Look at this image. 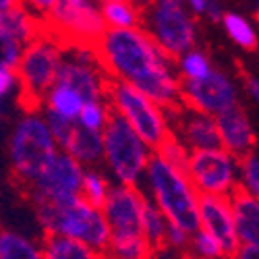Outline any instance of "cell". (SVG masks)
I'll list each match as a JSON object with an SVG mask.
<instances>
[{
  "instance_id": "cell-1",
  "label": "cell",
  "mask_w": 259,
  "mask_h": 259,
  "mask_svg": "<svg viewBox=\"0 0 259 259\" xmlns=\"http://www.w3.org/2000/svg\"><path fill=\"white\" fill-rule=\"evenodd\" d=\"M92 52L108 79L128 85L160 64L172 62L141 27L108 29Z\"/></svg>"
},
{
  "instance_id": "cell-2",
  "label": "cell",
  "mask_w": 259,
  "mask_h": 259,
  "mask_svg": "<svg viewBox=\"0 0 259 259\" xmlns=\"http://www.w3.org/2000/svg\"><path fill=\"white\" fill-rule=\"evenodd\" d=\"M143 181L149 193L145 197L162 211L168 224L179 226L189 234H195L199 230V193L191 185L185 172L177 170L154 154L147 164Z\"/></svg>"
},
{
  "instance_id": "cell-3",
  "label": "cell",
  "mask_w": 259,
  "mask_h": 259,
  "mask_svg": "<svg viewBox=\"0 0 259 259\" xmlns=\"http://www.w3.org/2000/svg\"><path fill=\"white\" fill-rule=\"evenodd\" d=\"M39 21L41 31L56 39L62 50H94L108 31L100 5L90 0H52Z\"/></svg>"
},
{
  "instance_id": "cell-4",
  "label": "cell",
  "mask_w": 259,
  "mask_h": 259,
  "mask_svg": "<svg viewBox=\"0 0 259 259\" xmlns=\"http://www.w3.org/2000/svg\"><path fill=\"white\" fill-rule=\"evenodd\" d=\"M35 213L46 234L67 236L102 255L110 245V226L102 209L85 203L81 197L62 205H37Z\"/></svg>"
},
{
  "instance_id": "cell-5",
  "label": "cell",
  "mask_w": 259,
  "mask_h": 259,
  "mask_svg": "<svg viewBox=\"0 0 259 259\" xmlns=\"http://www.w3.org/2000/svg\"><path fill=\"white\" fill-rule=\"evenodd\" d=\"M141 29L170 60L193 50L197 41V21L181 0H156L141 5Z\"/></svg>"
},
{
  "instance_id": "cell-6",
  "label": "cell",
  "mask_w": 259,
  "mask_h": 259,
  "mask_svg": "<svg viewBox=\"0 0 259 259\" xmlns=\"http://www.w3.org/2000/svg\"><path fill=\"white\" fill-rule=\"evenodd\" d=\"M56 154L58 147L44 114H23V118L15 124L9 139V160L15 179L27 187L56 158Z\"/></svg>"
},
{
  "instance_id": "cell-7",
  "label": "cell",
  "mask_w": 259,
  "mask_h": 259,
  "mask_svg": "<svg viewBox=\"0 0 259 259\" xmlns=\"http://www.w3.org/2000/svg\"><path fill=\"white\" fill-rule=\"evenodd\" d=\"M106 102L110 110L131 126L154 154L172 135L168 114L141 92H137L133 85L110 79L106 88Z\"/></svg>"
},
{
  "instance_id": "cell-8",
  "label": "cell",
  "mask_w": 259,
  "mask_h": 259,
  "mask_svg": "<svg viewBox=\"0 0 259 259\" xmlns=\"http://www.w3.org/2000/svg\"><path fill=\"white\" fill-rule=\"evenodd\" d=\"M62 56V46L44 31L23 48L15 73L21 85V104L27 108V112H39L44 96L56 83Z\"/></svg>"
},
{
  "instance_id": "cell-9",
  "label": "cell",
  "mask_w": 259,
  "mask_h": 259,
  "mask_svg": "<svg viewBox=\"0 0 259 259\" xmlns=\"http://www.w3.org/2000/svg\"><path fill=\"white\" fill-rule=\"evenodd\" d=\"M102 160L116 179V185L137 187L139 181H143L154 152L114 112L102 131Z\"/></svg>"
},
{
  "instance_id": "cell-10",
  "label": "cell",
  "mask_w": 259,
  "mask_h": 259,
  "mask_svg": "<svg viewBox=\"0 0 259 259\" xmlns=\"http://www.w3.org/2000/svg\"><path fill=\"white\" fill-rule=\"evenodd\" d=\"M83 172L85 168L77 160L58 152L56 158L25 187L33 207L62 205L77 199L81 193Z\"/></svg>"
},
{
  "instance_id": "cell-11",
  "label": "cell",
  "mask_w": 259,
  "mask_h": 259,
  "mask_svg": "<svg viewBox=\"0 0 259 259\" xmlns=\"http://www.w3.org/2000/svg\"><path fill=\"white\" fill-rule=\"evenodd\" d=\"M187 177L199 195L228 197L239 187V160L222 147L189 152Z\"/></svg>"
},
{
  "instance_id": "cell-12",
  "label": "cell",
  "mask_w": 259,
  "mask_h": 259,
  "mask_svg": "<svg viewBox=\"0 0 259 259\" xmlns=\"http://www.w3.org/2000/svg\"><path fill=\"white\" fill-rule=\"evenodd\" d=\"M181 102L185 108H189L193 112L215 118L218 114L226 112L228 108L239 104V92H236L234 81L226 73L213 69L201 81L183 83Z\"/></svg>"
},
{
  "instance_id": "cell-13",
  "label": "cell",
  "mask_w": 259,
  "mask_h": 259,
  "mask_svg": "<svg viewBox=\"0 0 259 259\" xmlns=\"http://www.w3.org/2000/svg\"><path fill=\"white\" fill-rule=\"evenodd\" d=\"M56 81L79 94L83 102H100L106 100L110 79L100 69L92 50H64Z\"/></svg>"
},
{
  "instance_id": "cell-14",
  "label": "cell",
  "mask_w": 259,
  "mask_h": 259,
  "mask_svg": "<svg viewBox=\"0 0 259 259\" xmlns=\"http://www.w3.org/2000/svg\"><path fill=\"white\" fill-rule=\"evenodd\" d=\"M143 205L145 195L137 187L112 185L108 199L102 207V213L110 226V236H133L143 234Z\"/></svg>"
},
{
  "instance_id": "cell-15",
  "label": "cell",
  "mask_w": 259,
  "mask_h": 259,
  "mask_svg": "<svg viewBox=\"0 0 259 259\" xmlns=\"http://www.w3.org/2000/svg\"><path fill=\"white\" fill-rule=\"evenodd\" d=\"M215 126L220 135V147L228 152L234 160H241L255 152L257 135L251 124L249 114L241 104L228 108L226 112L215 116Z\"/></svg>"
},
{
  "instance_id": "cell-16",
  "label": "cell",
  "mask_w": 259,
  "mask_h": 259,
  "mask_svg": "<svg viewBox=\"0 0 259 259\" xmlns=\"http://www.w3.org/2000/svg\"><path fill=\"white\" fill-rule=\"evenodd\" d=\"M199 230L211 234L218 241L230 257L236 249H239V241H236L234 232V220H232V207L228 197H213V195H199Z\"/></svg>"
},
{
  "instance_id": "cell-17",
  "label": "cell",
  "mask_w": 259,
  "mask_h": 259,
  "mask_svg": "<svg viewBox=\"0 0 259 259\" xmlns=\"http://www.w3.org/2000/svg\"><path fill=\"white\" fill-rule=\"evenodd\" d=\"M175 116V135L189 152H205V149H218L220 147V135L218 126H215V118L207 114L193 112L189 108H179Z\"/></svg>"
},
{
  "instance_id": "cell-18",
  "label": "cell",
  "mask_w": 259,
  "mask_h": 259,
  "mask_svg": "<svg viewBox=\"0 0 259 259\" xmlns=\"http://www.w3.org/2000/svg\"><path fill=\"white\" fill-rule=\"evenodd\" d=\"M239 247H259V201L236 187L228 195Z\"/></svg>"
},
{
  "instance_id": "cell-19",
  "label": "cell",
  "mask_w": 259,
  "mask_h": 259,
  "mask_svg": "<svg viewBox=\"0 0 259 259\" xmlns=\"http://www.w3.org/2000/svg\"><path fill=\"white\" fill-rule=\"evenodd\" d=\"M0 29L7 31L13 39H17L21 46H27L29 41H33L37 35H41V21L37 15H33L27 5L15 3L9 15L5 17Z\"/></svg>"
},
{
  "instance_id": "cell-20",
  "label": "cell",
  "mask_w": 259,
  "mask_h": 259,
  "mask_svg": "<svg viewBox=\"0 0 259 259\" xmlns=\"http://www.w3.org/2000/svg\"><path fill=\"white\" fill-rule=\"evenodd\" d=\"M83 104L85 102L79 98V94H75L71 88H67V85H62L58 81L48 90V94L44 96V102H41L44 112L58 116L62 120H71V122H77Z\"/></svg>"
},
{
  "instance_id": "cell-21",
  "label": "cell",
  "mask_w": 259,
  "mask_h": 259,
  "mask_svg": "<svg viewBox=\"0 0 259 259\" xmlns=\"http://www.w3.org/2000/svg\"><path fill=\"white\" fill-rule=\"evenodd\" d=\"M102 133H94V131H88L79 124H75V133L69 141V145L64 147L62 154L71 156L73 160H77L83 168L85 166H94L96 162L102 160Z\"/></svg>"
},
{
  "instance_id": "cell-22",
  "label": "cell",
  "mask_w": 259,
  "mask_h": 259,
  "mask_svg": "<svg viewBox=\"0 0 259 259\" xmlns=\"http://www.w3.org/2000/svg\"><path fill=\"white\" fill-rule=\"evenodd\" d=\"M100 13L106 23V29H135L141 27V5L128 0H104Z\"/></svg>"
},
{
  "instance_id": "cell-23",
  "label": "cell",
  "mask_w": 259,
  "mask_h": 259,
  "mask_svg": "<svg viewBox=\"0 0 259 259\" xmlns=\"http://www.w3.org/2000/svg\"><path fill=\"white\" fill-rule=\"evenodd\" d=\"M44 259H106L102 253L90 249L79 241L67 239V236H54L46 234L44 243L39 245Z\"/></svg>"
},
{
  "instance_id": "cell-24",
  "label": "cell",
  "mask_w": 259,
  "mask_h": 259,
  "mask_svg": "<svg viewBox=\"0 0 259 259\" xmlns=\"http://www.w3.org/2000/svg\"><path fill=\"white\" fill-rule=\"evenodd\" d=\"M220 23H222L226 35L239 48H243V50H257V46H259V33L255 29V25L251 23L245 15L226 11Z\"/></svg>"
},
{
  "instance_id": "cell-25",
  "label": "cell",
  "mask_w": 259,
  "mask_h": 259,
  "mask_svg": "<svg viewBox=\"0 0 259 259\" xmlns=\"http://www.w3.org/2000/svg\"><path fill=\"white\" fill-rule=\"evenodd\" d=\"M154 255V249L143 234L110 236V245L104 253L106 259H152Z\"/></svg>"
},
{
  "instance_id": "cell-26",
  "label": "cell",
  "mask_w": 259,
  "mask_h": 259,
  "mask_svg": "<svg viewBox=\"0 0 259 259\" xmlns=\"http://www.w3.org/2000/svg\"><path fill=\"white\" fill-rule=\"evenodd\" d=\"M0 259H44V253L27 236L13 230H0Z\"/></svg>"
},
{
  "instance_id": "cell-27",
  "label": "cell",
  "mask_w": 259,
  "mask_h": 259,
  "mask_svg": "<svg viewBox=\"0 0 259 259\" xmlns=\"http://www.w3.org/2000/svg\"><path fill=\"white\" fill-rule=\"evenodd\" d=\"M141 230L143 236L147 239L149 247L154 249V253L166 249V232H168V220L162 215V211L145 197L143 205V220H141Z\"/></svg>"
},
{
  "instance_id": "cell-28",
  "label": "cell",
  "mask_w": 259,
  "mask_h": 259,
  "mask_svg": "<svg viewBox=\"0 0 259 259\" xmlns=\"http://www.w3.org/2000/svg\"><path fill=\"white\" fill-rule=\"evenodd\" d=\"M110 189H112V183H110V179L104 175V172H100L96 168H85L83 181H81V193H79V197L85 203H90V205L102 209L106 199H108V193H110Z\"/></svg>"
},
{
  "instance_id": "cell-29",
  "label": "cell",
  "mask_w": 259,
  "mask_h": 259,
  "mask_svg": "<svg viewBox=\"0 0 259 259\" xmlns=\"http://www.w3.org/2000/svg\"><path fill=\"white\" fill-rule=\"evenodd\" d=\"M177 69H179L181 83L201 81V79H205L213 71L209 56L205 52L197 50V48H193V50L185 52L181 58H177Z\"/></svg>"
},
{
  "instance_id": "cell-30",
  "label": "cell",
  "mask_w": 259,
  "mask_h": 259,
  "mask_svg": "<svg viewBox=\"0 0 259 259\" xmlns=\"http://www.w3.org/2000/svg\"><path fill=\"white\" fill-rule=\"evenodd\" d=\"M112 116V110L108 106L106 100H100V102H85L81 112H79V118H77V124L88 128V131H94V133H102L108 120Z\"/></svg>"
},
{
  "instance_id": "cell-31",
  "label": "cell",
  "mask_w": 259,
  "mask_h": 259,
  "mask_svg": "<svg viewBox=\"0 0 259 259\" xmlns=\"http://www.w3.org/2000/svg\"><path fill=\"white\" fill-rule=\"evenodd\" d=\"M239 187L259 201V154H249L239 160Z\"/></svg>"
},
{
  "instance_id": "cell-32",
  "label": "cell",
  "mask_w": 259,
  "mask_h": 259,
  "mask_svg": "<svg viewBox=\"0 0 259 259\" xmlns=\"http://www.w3.org/2000/svg\"><path fill=\"white\" fill-rule=\"evenodd\" d=\"M156 156H160L164 162H168L170 166H175L177 170L185 172L187 175V162H189V149L175 137V135H170L160 147H158V152Z\"/></svg>"
},
{
  "instance_id": "cell-33",
  "label": "cell",
  "mask_w": 259,
  "mask_h": 259,
  "mask_svg": "<svg viewBox=\"0 0 259 259\" xmlns=\"http://www.w3.org/2000/svg\"><path fill=\"white\" fill-rule=\"evenodd\" d=\"M191 251L195 253L199 259H224L226 253L222 249V245L213 239L211 234L197 230L195 234H191V243H189Z\"/></svg>"
},
{
  "instance_id": "cell-34",
  "label": "cell",
  "mask_w": 259,
  "mask_h": 259,
  "mask_svg": "<svg viewBox=\"0 0 259 259\" xmlns=\"http://www.w3.org/2000/svg\"><path fill=\"white\" fill-rule=\"evenodd\" d=\"M23 48L25 46H21L17 39H13L7 31L0 29V69L15 71L21 60V54H23Z\"/></svg>"
},
{
  "instance_id": "cell-35",
  "label": "cell",
  "mask_w": 259,
  "mask_h": 259,
  "mask_svg": "<svg viewBox=\"0 0 259 259\" xmlns=\"http://www.w3.org/2000/svg\"><path fill=\"white\" fill-rule=\"evenodd\" d=\"M191 243V234L181 230L179 226L168 224V232H166V249H185Z\"/></svg>"
},
{
  "instance_id": "cell-36",
  "label": "cell",
  "mask_w": 259,
  "mask_h": 259,
  "mask_svg": "<svg viewBox=\"0 0 259 259\" xmlns=\"http://www.w3.org/2000/svg\"><path fill=\"white\" fill-rule=\"evenodd\" d=\"M17 85V73L9 69H0V98L9 96Z\"/></svg>"
},
{
  "instance_id": "cell-37",
  "label": "cell",
  "mask_w": 259,
  "mask_h": 259,
  "mask_svg": "<svg viewBox=\"0 0 259 259\" xmlns=\"http://www.w3.org/2000/svg\"><path fill=\"white\" fill-rule=\"evenodd\" d=\"M224 7L220 3H215V0H207V7H205V17L211 19L213 23H220L222 17H224Z\"/></svg>"
},
{
  "instance_id": "cell-38",
  "label": "cell",
  "mask_w": 259,
  "mask_h": 259,
  "mask_svg": "<svg viewBox=\"0 0 259 259\" xmlns=\"http://www.w3.org/2000/svg\"><path fill=\"white\" fill-rule=\"evenodd\" d=\"M245 90H247V94L255 100V104L259 106V79L245 73Z\"/></svg>"
},
{
  "instance_id": "cell-39",
  "label": "cell",
  "mask_w": 259,
  "mask_h": 259,
  "mask_svg": "<svg viewBox=\"0 0 259 259\" xmlns=\"http://www.w3.org/2000/svg\"><path fill=\"white\" fill-rule=\"evenodd\" d=\"M228 259H259V247H239Z\"/></svg>"
},
{
  "instance_id": "cell-40",
  "label": "cell",
  "mask_w": 259,
  "mask_h": 259,
  "mask_svg": "<svg viewBox=\"0 0 259 259\" xmlns=\"http://www.w3.org/2000/svg\"><path fill=\"white\" fill-rule=\"evenodd\" d=\"M205 7H207V0H189L187 3V9L193 17H199V15H205Z\"/></svg>"
},
{
  "instance_id": "cell-41",
  "label": "cell",
  "mask_w": 259,
  "mask_h": 259,
  "mask_svg": "<svg viewBox=\"0 0 259 259\" xmlns=\"http://www.w3.org/2000/svg\"><path fill=\"white\" fill-rule=\"evenodd\" d=\"M13 5H15V0H0V25H3V21L13 9Z\"/></svg>"
},
{
  "instance_id": "cell-42",
  "label": "cell",
  "mask_w": 259,
  "mask_h": 259,
  "mask_svg": "<svg viewBox=\"0 0 259 259\" xmlns=\"http://www.w3.org/2000/svg\"><path fill=\"white\" fill-rule=\"evenodd\" d=\"M255 19H257V25H259V5H257V9H255Z\"/></svg>"
},
{
  "instance_id": "cell-43",
  "label": "cell",
  "mask_w": 259,
  "mask_h": 259,
  "mask_svg": "<svg viewBox=\"0 0 259 259\" xmlns=\"http://www.w3.org/2000/svg\"><path fill=\"white\" fill-rule=\"evenodd\" d=\"M152 259H158V257H152Z\"/></svg>"
},
{
  "instance_id": "cell-44",
  "label": "cell",
  "mask_w": 259,
  "mask_h": 259,
  "mask_svg": "<svg viewBox=\"0 0 259 259\" xmlns=\"http://www.w3.org/2000/svg\"><path fill=\"white\" fill-rule=\"evenodd\" d=\"M0 114H3V110H0Z\"/></svg>"
}]
</instances>
